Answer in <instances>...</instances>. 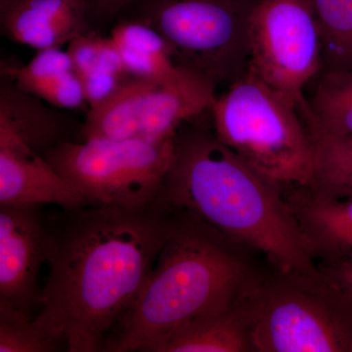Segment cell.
I'll use <instances>...</instances> for the list:
<instances>
[{
	"instance_id": "2e32d148",
	"label": "cell",
	"mask_w": 352,
	"mask_h": 352,
	"mask_svg": "<svg viewBox=\"0 0 352 352\" xmlns=\"http://www.w3.org/2000/svg\"><path fill=\"white\" fill-rule=\"evenodd\" d=\"M69 57L80 82L89 108L113 96L133 76L127 73L112 38L94 31L68 44Z\"/></svg>"
},
{
	"instance_id": "8fae6325",
	"label": "cell",
	"mask_w": 352,
	"mask_h": 352,
	"mask_svg": "<svg viewBox=\"0 0 352 352\" xmlns=\"http://www.w3.org/2000/svg\"><path fill=\"white\" fill-rule=\"evenodd\" d=\"M90 205L45 157L19 138L0 131V206Z\"/></svg>"
},
{
	"instance_id": "cb8c5ba5",
	"label": "cell",
	"mask_w": 352,
	"mask_h": 352,
	"mask_svg": "<svg viewBox=\"0 0 352 352\" xmlns=\"http://www.w3.org/2000/svg\"><path fill=\"white\" fill-rule=\"evenodd\" d=\"M132 1L133 0H87L90 22L95 31L100 25L115 23Z\"/></svg>"
},
{
	"instance_id": "9c48e42d",
	"label": "cell",
	"mask_w": 352,
	"mask_h": 352,
	"mask_svg": "<svg viewBox=\"0 0 352 352\" xmlns=\"http://www.w3.org/2000/svg\"><path fill=\"white\" fill-rule=\"evenodd\" d=\"M248 69L295 103L323 69L320 29L307 0H261L250 29Z\"/></svg>"
},
{
	"instance_id": "6da1fadb",
	"label": "cell",
	"mask_w": 352,
	"mask_h": 352,
	"mask_svg": "<svg viewBox=\"0 0 352 352\" xmlns=\"http://www.w3.org/2000/svg\"><path fill=\"white\" fill-rule=\"evenodd\" d=\"M173 214L160 197L138 208L64 210L46 223L50 273L32 320L69 352L104 351L151 274Z\"/></svg>"
},
{
	"instance_id": "5bb4252c",
	"label": "cell",
	"mask_w": 352,
	"mask_h": 352,
	"mask_svg": "<svg viewBox=\"0 0 352 352\" xmlns=\"http://www.w3.org/2000/svg\"><path fill=\"white\" fill-rule=\"evenodd\" d=\"M0 80V131L8 132L41 155L63 144L76 126L62 109L21 89L11 78Z\"/></svg>"
},
{
	"instance_id": "8992f818",
	"label": "cell",
	"mask_w": 352,
	"mask_h": 352,
	"mask_svg": "<svg viewBox=\"0 0 352 352\" xmlns=\"http://www.w3.org/2000/svg\"><path fill=\"white\" fill-rule=\"evenodd\" d=\"M245 307L254 351L352 352V315L321 277L258 278Z\"/></svg>"
},
{
	"instance_id": "7402d4cb",
	"label": "cell",
	"mask_w": 352,
	"mask_h": 352,
	"mask_svg": "<svg viewBox=\"0 0 352 352\" xmlns=\"http://www.w3.org/2000/svg\"><path fill=\"white\" fill-rule=\"evenodd\" d=\"M64 342L46 332L34 320L0 321V352H50Z\"/></svg>"
},
{
	"instance_id": "ba28073f",
	"label": "cell",
	"mask_w": 352,
	"mask_h": 352,
	"mask_svg": "<svg viewBox=\"0 0 352 352\" xmlns=\"http://www.w3.org/2000/svg\"><path fill=\"white\" fill-rule=\"evenodd\" d=\"M215 92L212 83L183 68L171 78H132L107 100L87 111L80 140H171L183 124L210 110Z\"/></svg>"
},
{
	"instance_id": "277c9868",
	"label": "cell",
	"mask_w": 352,
	"mask_h": 352,
	"mask_svg": "<svg viewBox=\"0 0 352 352\" xmlns=\"http://www.w3.org/2000/svg\"><path fill=\"white\" fill-rule=\"evenodd\" d=\"M210 122L220 142L284 186L314 178V145L300 109L247 69L215 97Z\"/></svg>"
},
{
	"instance_id": "7c38bea8",
	"label": "cell",
	"mask_w": 352,
	"mask_h": 352,
	"mask_svg": "<svg viewBox=\"0 0 352 352\" xmlns=\"http://www.w3.org/2000/svg\"><path fill=\"white\" fill-rule=\"evenodd\" d=\"M0 30L36 51L61 48L95 31L87 0H19L0 10Z\"/></svg>"
},
{
	"instance_id": "5b68a950",
	"label": "cell",
	"mask_w": 352,
	"mask_h": 352,
	"mask_svg": "<svg viewBox=\"0 0 352 352\" xmlns=\"http://www.w3.org/2000/svg\"><path fill=\"white\" fill-rule=\"evenodd\" d=\"M261 1L133 0L119 18L150 25L176 66L227 87L247 71L250 29Z\"/></svg>"
},
{
	"instance_id": "30bf717a",
	"label": "cell",
	"mask_w": 352,
	"mask_h": 352,
	"mask_svg": "<svg viewBox=\"0 0 352 352\" xmlns=\"http://www.w3.org/2000/svg\"><path fill=\"white\" fill-rule=\"evenodd\" d=\"M38 206H0V321L28 322L41 305L47 224Z\"/></svg>"
},
{
	"instance_id": "e0dca14e",
	"label": "cell",
	"mask_w": 352,
	"mask_h": 352,
	"mask_svg": "<svg viewBox=\"0 0 352 352\" xmlns=\"http://www.w3.org/2000/svg\"><path fill=\"white\" fill-rule=\"evenodd\" d=\"M245 296L228 311L195 322L171 333L153 346L150 352L254 351Z\"/></svg>"
},
{
	"instance_id": "7a4b0ae2",
	"label": "cell",
	"mask_w": 352,
	"mask_h": 352,
	"mask_svg": "<svg viewBox=\"0 0 352 352\" xmlns=\"http://www.w3.org/2000/svg\"><path fill=\"white\" fill-rule=\"evenodd\" d=\"M283 187L220 142L208 110L176 133L159 197L231 242L261 252L278 272L319 278Z\"/></svg>"
},
{
	"instance_id": "ac0fdd59",
	"label": "cell",
	"mask_w": 352,
	"mask_h": 352,
	"mask_svg": "<svg viewBox=\"0 0 352 352\" xmlns=\"http://www.w3.org/2000/svg\"><path fill=\"white\" fill-rule=\"evenodd\" d=\"M302 111L308 131L352 136V69H322Z\"/></svg>"
},
{
	"instance_id": "ffe728a7",
	"label": "cell",
	"mask_w": 352,
	"mask_h": 352,
	"mask_svg": "<svg viewBox=\"0 0 352 352\" xmlns=\"http://www.w3.org/2000/svg\"><path fill=\"white\" fill-rule=\"evenodd\" d=\"M310 134L314 145V170L307 187L324 195L352 198V136Z\"/></svg>"
},
{
	"instance_id": "d4e9b609",
	"label": "cell",
	"mask_w": 352,
	"mask_h": 352,
	"mask_svg": "<svg viewBox=\"0 0 352 352\" xmlns=\"http://www.w3.org/2000/svg\"><path fill=\"white\" fill-rule=\"evenodd\" d=\"M19 1V0H0V10L6 9L7 7L12 6L15 2Z\"/></svg>"
},
{
	"instance_id": "9a60e30c",
	"label": "cell",
	"mask_w": 352,
	"mask_h": 352,
	"mask_svg": "<svg viewBox=\"0 0 352 352\" xmlns=\"http://www.w3.org/2000/svg\"><path fill=\"white\" fill-rule=\"evenodd\" d=\"M0 76L11 78L17 87L62 110L87 109L82 82L68 51L53 48L36 51L29 63L2 61Z\"/></svg>"
},
{
	"instance_id": "52a82bcc",
	"label": "cell",
	"mask_w": 352,
	"mask_h": 352,
	"mask_svg": "<svg viewBox=\"0 0 352 352\" xmlns=\"http://www.w3.org/2000/svg\"><path fill=\"white\" fill-rule=\"evenodd\" d=\"M173 149L175 139H78L43 157L90 205L138 208L159 198Z\"/></svg>"
},
{
	"instance_id": "44dd1931",
	"label": "cell",
	"mask_w": 352,
	"mask_h": 352,
	"mask_svg": "<svg viewBox=\"0 0 352 352\" xmlns=\"http://www.w3.org/2000/svg\"><path fill=\"white\" fill-rule=\"evenodd\" d=\"M320 29L323 69H352V0H307Z\"/></svg>"
},
{
	"instance_id": "4fadbf2b",
	"label": "cell",
	"mask_w": 352,
	"mask_h": 352,
	"mask_svg": "<svg viewBox=\"0 0 352 352\" xmlns=\"http://www.w3.org/2000/svg\"><path fill=\"white\" fill-rule=\"evenodd\" d=\"M288 203L314 258H352V198H336L295 187Z\"/></svg>"
},
{
	"instance_id": "3957f363",
	"label": "cell",
	"mask_w": 352,
	"mask_h": 352,
	"mask_svg": "<svg viewBox=\"0 0 352 352\" xmlns=\"http://www.w3.org/2000/svg\"><path fill=\"white\" fill-rule=\"evenodd\" d=\"M173 210L151 274L104 351L150 352L180 329L236 307L258 281L239 245L188 212Z\"/></svg>"
},
{
	"instance_id": "603a6c76",
	"label": "cell",
	"mask_w": 352,
	"mask_h": 352,
	"mask_svg": "<svg viewBox=\"0 0 352 352\" xmlns=\"http://www.w3.org/2000/svg\"><path fill=\"white\" fill-rule=\"evenodd\" d=\"M317 266L322 281L352 315V258L320 263Z\"/></svg>"
},
{
	"instance_id": "d6986e66",
	"label": "cell",
	"mask_w": 352,
	"mask_h": 352,
	"mask_svg": "<svg viewBox=\"0 0 352 352\" xmlns=\"http://www.w3.org/2000/svg\"><path fill=\"white\" fill-rule=\"evenodd\" d=\"M110 38L133 78H171L182 69L171 59L161 34L140 21L119 18L113 23Z\"/></svg>"
}]
</instances>
